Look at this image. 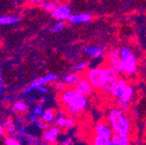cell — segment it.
<instances>
[{
  "label": "cell",
  "instance_id": "obj_1",
  "mask_svg": "<svg viewBox=\"0 0 146 145\" xmlns=\"http://www.w3.org/2000/svg\"><path fill=\"white\" fill-rule=\"evenodd\" d=\"M61 101L65 106L67 113L71 117L78 116L88 105L87 97L79 93L75 88L66 89L63 91Z\"/></svg>",
  "mask_w": 146,
  "mask_h": 145
},
{
  "label": "cell",
  "instance_id": "obj_2",
  "mask_svg": "<svg viewBox=\"0 0 146 145\" xmlns=\"http://www.w3.org/2000/svg\"><path fill=\"white\" fill-rule=\"evenodd\" d=\"M108 120L110 126L114 133L123 134L129 133L131 130V120L127 117L126 113L123 111L120 108H112L109 111Z\"/></svg>",
  "mask_w": 146,
  "mask_h": 145
},
{
  "label": "cell",
  "instance_id": "obj_3",
  "mask_svg": "<svg viewBox=\"0 0 146 145\" xmlns=\"http://www.w3.org/2000/svg\"><path fill=\"white\" fill-rule=\"evenodd\" d=\"M119 52L122 59L123 73L128 76L134 74L137 70V61L133 51L130 48L123 46L122 48L119 49Z\"/></svg>",
  "mask_w": 146,
  "mask_h": 145
},
{
  "label": "cell",
  "instance_id": "obj_4",
  "mask_svg": "<svg viewBox=\"0 0 146 145\" xmlns=\"http://www.w3.org/2000/svg\"><path fill=\"white\" fill-rule=\"evenodd\" d=\"M118 80H119V77L117 72L109 65L105 66L104 67V81L100 90L104 94L111 95L114 87L117 83Z\"/></svg>",
  "mask_w": 146,
  "mask_h": 145
},
{
  "label": "cell",
  "instance_id": "obj_5",
  "mask_svg": "<svg viewBox=\"0 0 146 145\" xmlns=\"http://www.w3.org/2000/svg\"><path fill=\"white\" fill-rule=\"evenodd\" d=\"M85 77L94 89H100L104 81V67H91L85 73Z\"/></svg>",
  "mask_w": 146,
  "mask_h": 145
},
{
  "label": "cell",
  "instance_id": "obj_6",
  "mask_svg": "<svg viewBox=\"0 0 146 145\" xmlns=\"http://www.w3.org/2000/svg\"><path fill=\"white\" fill-rule=\"evenodd\" d=\"M134 95V88L131 84H128L125 86L122 95L117 99V106L120 108L125 113L131 111L130 102L131 101Z\"/></svg>",
  "mask_w": 146,
  "mask_h": 145
},
{
  "label": "cell",
  "instance_id": "obj_7",
  "mask_svg": "<svg viewBox=\"0 0 146 145\" xmlns=\"http://www.w3.org/2000/svg\"><path fill=\"white\" fill-rule=\"evenodd\" d=\"M107 64L110 67H111L118 75H121L123 73V64H122V59L120 56L119 49L117 48H111L108 50L107 53Z\"/></svg>",
  "mask_w": 146,
  "mask_h": 145
},
{
  "label": "cell",
  "instance_id": "obj_8",
  "mask_svg": "<svg viewBox=\"0 0 146 145\" xmlns=\"http://www.w3.org/2000/svg\"><path fill=\"white\" fill-rule=\"evenodd\" d=\"M51 16L53 19L57 20H64L68 21L70 17L72 16V12L70 8L67 5H59L58 8L53 12H51Z\"/></svg>",
  "mask_w": 146,
  "mask_h": 145
},
{
  "label": "cell",
  "instance_id": "obj_9",
  "mask_svg": "<svg viewBox=\"0 0 146 145\" xmlns=\"http://www.w3.org/2000/svg\"><path fill=\"white\" fill-rule=\"evenodd\" d=\"M84 52L87 56L91 58H98L105 56V49L103 45L100 44H93V45H87L83 49Z\"/></svg>",
  "mask_w": 146,
  "mask_h": 145
},
{
  "label": "cell",
  "instance_id": "obj_10",
  "mask_svg": "<svg viewBox=\"0 0 146 145\" xmlns=\"http://www.w3.org/2000/svg\"><path fill=\"white\" fill-rule=\"evenodd\" d=\"M113 130L111 126L107 125L104 122H99L98 123L94 128V135L104 137L108 140H111V137L113 136Z\"/></svg>",
  "mask_w": 146,
  "mask_h": 145
},
{
  "label": "cell",
  "instance_id": "obj_11",
  "mask_svg": "<svg viewBox=\"0 0 146 145\" xmlns=\"http://www.w3.org/2000/svg\"><path fill=\"white\" fill-rule=\"evenodd\" d=\"M92 20V16L90 13L83 12V13H77L72 14V16L69 19L68 23L70 24H88Z\"/></svg>",
  "mask_w": 146,
  "mask_h": 145
},
{
  "label": "cell",
  "instance_id": "obj_12",
  "mask_svg": "<svg viewBox=\"0 0 146 145\" xmlns=\"http://www.w3.org/2000/svg\"><path fill=\"white\" fill-rule=\"evenodd\" d=\"M60 136V129L58 126H53L50 128L45 130L43 134V138L48 143H55L57 142L58 137Z\"/></svg>",
  "mask_w": 146,
  "mask_h": 145
},
{
  "label": "cell",
  "instance_id": "obj_13",
  "mask_svg": "<svg viewBox=\"0 0 146 145\" xmlns=\"http://www.w3.org/2000/svg\"><path fill=\"white\" fill-rule=\"evenodd\" d=\"M75 89L78 90V91L84 96H90L92 94L93 92V89L94 88L92 87V85H91L90 83V82L87 80L86 77H83L80 79V81L78 82V83L76 85Z\"/></svg>",
  "mask_w": 146,
  "mask_h": 145
},
{
  "label": "cell",
  "instance_id": "obj_14",
  "mask_svg": "<svg viewBox=\"0 0 146 145\" xmlns=\"http://www.w3.org/2000/svg\"><path fill=\"white\" fill-rule=\"evenodd\" d=\"M81 78L82 77L80 74L77 73V72H70V73L66 74L64 77H62L61 81H63L69 87L75 88Z\"/></svg>",
  "mask_w": 146,
  "mask_h": 145
},
{
  "label": "cell",
  "instance_id": "obj_15",
  "mask_svg": "<svg viewBox=\"0 0 146 145\" xmlns=\"http://www.w3.org/2000/svg\"><path fill=\"white\" fill-rule=\"evenodd\" d=\"M58 78V77L56 74H53V73H48L46 75H44L42 77H39L38 79L34 80L32 83H31V87H35V86H38V85H42V84H47L52 82L57 81Z\"/></svg>",
  "mask_w": 146,
  "mask_h": 145
},
{
  "label": "cell",
  "instance_id": "obj_16",
  "mask_svg": "<svg viewBox=\"0 0 146 145\" xmlns=\"http://www.w3.org/2000/svg\"><path fill=\"white\" fill-rule=\"evenodd\" d=\"M112 145H128L130 144V136L129 133L117 134L113 133L111 137Z\"/></svg>",
  "mask_w": 146,
  "mask_h": 145
},
{
  "label": "cell",
  "instance_id": "obj_17",
  "mask_svg": "<svg viewBox=\"0 0 146 145\" xmlns=\"http://www.w3.org/2000/svg\"><path fill=\"white\" fill-rule=\"evenodd\" d=\"M127 85V81L123 77V78H119L117 83L116 84V86L114 87L112 92L111 94V96L113 97V98H116L117 99L123 93V89L125 88V86Z\"/></svg>",
  "mask_w": 146,
  "mask_h": 145
},
{
  "label": "cell",
  "instance_id": "obj_18",
  "mask_svg": "<svg viewBox=\"0 0 146 145\" xmlns=\"http://www.w3.org/2000/svg\"><path fill=\"white\" fill-rule=\"evenodd\" d=\"M59 5L58 0H44L39 6L46 12H53Z\"/></svg>",
  "mask_w": 146,
  "mask_h": 145
},
{
  "label": "cell",
  "instance_id": "obj_19",
  "mask_svg": "<svg viewBox=\"0 0 146 145\" xmlns=\"http://www.w3.org/2000/svg\"><path fill=\"white\" fill-rule=\"evenodd\" d=\"M20 21L17 16H2L0 17V24H13Z\"/></svg>",
  "mask_w": 146,
  "mask_h": 145
},
{
  "label": "cell",
  "instance_id": "obj_20",
  "mask_svg": "<svg viewBox=\"0 0 146 145\" xmlns=\"http://www.w3.org/2000/svg\"><path fill=\"white\" fill-rule=\"evenodd\" d=\"M90 66V62L89 61H81L78 64H76L73 67L70 68V72H77V73H79V72H82V71H84V70Z\"/></svg>",
  "mask_w": 146,
  "mask_h": 145
},
{
  "label": "cell",
  "instance_id": "obj_21",
  "mask_svg": "<svg viewBox=\"0 0 146 145\" xmlns=\"http://www.w3.org/2000/svg\"><path fill=\"white\" fill-rule=\"evenodd\" d=\"M55 118H56V115L54 114V112L50 110V109H48V110H45L41 117V119L44 120V122L50 123V122H53Z\"/></svg>",
  "mask_w": 146,
  "mask_h": 145
},
{
  "label": "cell",
  "instance_id": "obj_22",
  "mask_svg": "<svg viewBox=\"0 0 146 145\" xmlns=\"http://www.w3.org/2000/svg\"><path fill=\"white\" fill-rule=\"evenodd\" d=\"M91 143L94 145H112L111 140H108V139H105L104 137H101V136H98L96 135L92 138Z\"/></svg>",
  "mask_w": 146,
  "mask_h": 145
},
{
  "label": "cell",
  "instance_id": "obj_23",
  "mask_svg": "<svg viewBox=\"0 0 146 145\" xmlns=\"http://www.w3.org/2000/svg\"><path fill=\"white\" fill-rule=\"evenodd\" d=\"M66 26V23L64 20H58L56 24H53L50 30L51 33H57V32H61L63 30H64Z\"/></svg>",
  "mask_w": 146,
  "mask_h": 145
},
{
  "label": "cell",
  "instance_id": "obj_24",
  "mask_svg": "<svg viewBox=\"0 0 146 145\" xmlns=\"http://www.w3.org/2000/svg\"><path fill=\"white\" fill-rule=\"evenodd\" d=\"M27 110H28L27 105L23 102H17L13 107V111L15 112H26Z\"/></svg>",
  "mask_w": 146,
  "mask_h": 145
},
{
  "label": "cell",
  "instance_id": "obj_25",
  "mask_svg": "<svg viewBox=\"0 0 146 145\" xmlns=\"http://www.w3.org/2000/svg\"><path fill=\"white\" fill-rule=\"evenodd\" d=\"M67 119L68 117H66L65 116L58 117L56 119V125L58 126L59 128H65L66 123H67Z\"/></svg>",
  "mask_w": 146,
  "mask_h": 145
},
{
  "label": "cell",
  "instance_id": "obj_26",
  "mask_svg": "<svg viewBox=\"0 0 146 145\" xmlns=\"http://www.w3.org/2000/svg\"><path fill=\"white\" fill-rule=\"evenodd\" d=\"M20 135L25 138V140H26L29 143L31 144H38L39 143L38 142V139H36L35 136H32L31 135H28V134H25V132H20Z\"/></svg>",
  "mask_w": 146,
  "mask_h": 145
},
{
  "label": "cell",
  "instance_id": "obj_27",
  "mask_svg": "<svg viewBox=\"0 0 146 145\" xmlns=\"http://www.w3.org/2000/svg\"><path fill=\"white\" fill-rule=\"evenodd\" d=\"M54 88L56 89L59 92H63L64 90L67 89V85L63 82V81H58V82H56L54 83Z\"/></svg>",
  "mask_w": 146,
  "mask_h": 145
},
{
  "label": "cell",
  "instance_id": "obj_28",
  "mask_svg": "<svg viewBox=\"0 0 146 145\" xmlns=\"http://www.w3.org/2000/svg\"><path fill=\"white\" fill-rule=\"evenodd\" d=\"M44 106H43V104H38V106H36L34 110H33V114L34 115H36V117H38V118H41V117H42V115H43V113H44Z\"/></svg>",
  "mask_w": 146,
  "mask_h": 145
},
{
  "label": "cell",
  "instance_id": "obj_29",
  "mask_svg": "<svg viewBox=\"0 0 146 145\" xmlns=\"http://www.w3.org/2000/svg\"><path fill=\"white\" fill-rule=\"evenodd\" d=\"M74 126H75V120L73 118V117L70 116V117H68V119H67V123H66V126L64 129L70 130V129L73 128Z\"/></svg>",
  "mask_w": 146,
  "mask_h": 145
},
{
  "label": "cell",
  "instance_id": "obj_30",
  "mask_svg": "<svg viewBox=\"0 0 146 145\" xmlns=\"http://www.w3.org/2000/svg\"><path fill=\"white\" fill-rule=\"evenodd\" d=\"M61 144H64V145H70L73 143V140L70 136H64L63 138H61V142H60Z\"/></svg>",
  "mask_w": 146,
  "mask_h": 145
},
{
  "label": "cell",
  "instance_id": "obj_31",
  "mask_svg": "<svg viewBox=\"0 0 146 145\" xmlns=\"http://www.w3.org/2000/svg\"><path fill=\"white\" fill-rule=\"evenodd\" d=\"M5 143L7 145H19L20 142H18L17 139L11 137V138H5Z\"/></svg>",
  "mask_w": 146,
  "mask_h": 145
},
{
  "label": "cell",
  "instance_id": "obj_32",
  "mask_svg": "<svg viewBox=\"0 0 146 145\" xmlns=\"http://www.w3.org/2000/svg\"><path fill=\"white\" fill-rule=\"evenodd\" d=\"M32 88H33V90L36 89V90H38V91L41 92V93H46L48 91V88L44 84L38 85V86H35V87H32Z\"/></svg>",
  "mask_w": 146,
  "mask_h": 145
},
{
  "label": "cell",
  "instance_id": "obj_33",
  "mask_svg": "<svg viewBox=\"0 0 146 145\" xmlns=\"http://www.w3.org/2000/svg\"><path fill=\"white\" fill-rule=\"evenodd\" d=\"M36 127L39 129H42V130H47L48 129V122H44V120L42 121H38V122H36Z\"/></svg>",
  "mask_w": 146,
  "mask_h": 145
},
{
  "label": "cell",
  "instance_id": "obj_34",
  "mask_svg": "<svg viewBox=\"0 0 146 145\" xmlns=\"http://www.w3.org/2000/svg\"><path fill=\"white\" fill-rule=\"evenodd\" d=\"M44 0H26V2L32 5H39Z\"/></svg>",
  "mask_w": 146,
  "mask_h": 145
},
{
  "label": "cell",
  "instance_id": "obj_35",
  "mask_svg": "<svg viewBox=\"0 0 146 145\" xmlns=\"http://www.w3.org/2000/svg\"><path fill=\"white\" fill-rule=\"evenodd\" d=\"M32 90H33V88L30 85V86L25 88V89L22 90V93H23V94H27V93H30L31 91H32Z\"/></svg>",
  "mask_w": 146,
  "mask_h": 145
},
{
  "label": "cell",
  "instance_id": "obj_36",
  "mask_svg": "<svg viewBox=\"0 0 146 145\" xmlns=\"http://www.w3.org/2000/svg\"><path fill=\"white\" fill-rule=\"evenodd\" d=\"M38 117H36V115H34L33 113L30 116V117H29V120H30V122H36V121H38Z\"/></svg>",
  "mask_w": 146,
  "mask_h": 145
},
{
  "label": "cell",
  "instance_id": "obj_37",
  "mask_svg": "<svg viewBox=\"0 0 146 145\" xmlns=\"http://www.w3.org/2000/svg\"><path fill=\"white\" fill-rule=\"evenodd\" d=\"M131 114L133 117H137L138 116V111L137 110V109H133V110H131Z\"/></svg>",
  "mask_w": 146,
  "mask_h": 145
},
{
  "label": "cell",
  "instance_id": "obj_38",
  "mask_svg": "<svg viewBox=\"0 0 146 145\" xmlns=\"http://www.w3.org/2000/svg\"><path fill=\"white\" fill-rule=\"evenodd\" d=\"M57 115H58V117H60V116H65V113H64V111H58V113H57Z\"/></svg>",
  "mask_w": 146,
  "mask_h": 145
},
{
  "label": "cell",
  "instance_id": "obj_39",
  "mask_svg": "<svg viewBox=\"0 0 146 145\" xmlns=\"http://www.w3.org/2000/svg\"><path fill=\"white\" fill-rule=\"evenodd\" d=\"M11 124H12V122H11V121H6V122H5V126L6 127V128H8V127H10Z\"/></svg>",
  "mask_w": 146,
  "mask_h": 145
},
{
  "label": "cell",
  "instance_id": "obj_40",
  "mask_svg": "<svg viewBox=\"0 0 146 145\" xmlns=\"http://www.w3.org/2000/svg\"><path fill=\"white\" fill-rule=\"evenodd\" d=\"M4 134V127L0 124V135H3Z\"/></svg>",
  "mask_w": 146,
  "mask_h": 145
},
{
  "label": "cell",
  "instance_id": "obj_41",
  "mask_svg": "<svg viewBox=\"0 0 146 145\" xmlns=\"http://www.w3.org/2000/svg\"><path fill=\"white\" fill-rule=\"evenodd\" d=\"M20 130H21V132H25V127L22 126V127H21V129H20Z\"/></svg>",
  "mask_w": 146,
  "mask_h": 145
},
{
  "label": "cell",
  "instance_id": "obj_42",
  "mask_svg": "<svg viewBox=\"0 0 146 145\" xmlns=\"http://www.w3.org/2000/svg\"><path fill=\"white\" fill-rule=\"evenodd\" d=\"M2 91H3V87L1 85V86H0V93H2Z\"/></svg>",
  "mask_w": 146,
  "mask_h": 145
},
{
  "label": "cell",
  "instance_id": "obj_43",
  "mask_svg": "<svg viewBox=\"0 0 146 145\" xmlns=\"http://www.w3.org/2000/svg\"><path fill=\"white\" fill-rule=\"evenodd\" d=\"M1 77H2V73L0 72V80H1ZM0 86H1V83H0Z\"/></svg>",
  "mask_w": 146,
  "mask_h": 145
}]
</instances>
